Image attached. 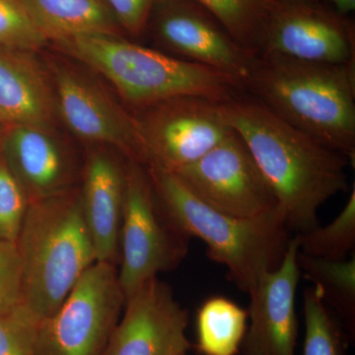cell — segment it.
Instances as JSON below:
<instances>
[{"mask_svg": "<svg viewBox=\"0 0 355 355\" xmlns=\"http://www.w3.org/2000/svg\"><path fill=\"white\" fill-rule=\"evenodd\" d=\"M222 111L272 189L289 230L299 234L319 226L320 207L349 189V159L292 127L247 93L223 103Z\"/></svg>", "mask_w": 355, "mask_h": 355, "instance_id": "1", "label": "cell"}, {"mask_svg": "<svg viewBox=\"0 0 355 355\" xmlns=\"http://www.w3.org/2000/svg\"><path fill=\"white\" fill-rule=\"evenodd\" d=\"M246 90L282 120L354 165L355 64L261 55Z\"/></svg>", "mask_w": 355, "mask_h": 355, "instance_id": "2", "label": "cell"}, {"mask_svg": "<svg viewBox=\"0 0 355 355\" xmlns=\"http://www.w3.org/2000/svg\"><path fill=\"white\" fill-rule=\"evenodd\" d=\"M146 172L170 223L202 240L209 258L227 268L240 291L248 294L265 273L279 268L291 239L279 205L251 218L231 216L200 202L173 173L150 167Z\"/></svg>", "mask_w": 355, "mask_h": 355, "instance_id": "3", "label": "cell"}, {"mask_svg": "<svg viewBox=\"0 0 355 355\" xmlns=\"http://www.w3.org/2000/svg\"><path fill=\"white\" fill-rule=\"evenodd\" d=\"M53 44L104 76L137 108L183 97L226 103L247 93L234 77L132 43L121 35H91Z\"/></svg>", "mask_w": 355, "mask_h": 355, "instance_id": "4", "label": "cell"}, {"mask_svg": "<svg viewBox=\"0 0 355 355\" xmlns=\"http://www.w3.org/2000/svg\"><path fill=\"white\" fill-rule=\"evenodd\" d=\"M16 245L22 263V305L42 322L97 261L80 191L29 202Z\"/></svg>", "mask_w": 355, "mask_h": 355, "instance_id": "5", "label": "cell"}, {"mask_svg": "<svg viewBox=\"0 0 355 355\" xmlns=\"http://www.w3.org/2000/svg\"><path fill=\"white\" fill-rule=\"evenodd\" d=\"M128 159L120 233L119 280L125 300L147 280L176 268L189 251V240L159 207L148 174Z\"/></svg>", "mask_w": 355, "mask_h": 355, "instance_id": "6", "label": "cell"}, {"mask_svg": "<svg viewBox=\"0 0 355 355\" xmlns=\"http://www.w3.org/2000/svg\"><path fill=\"white\" fill-rule=\"evenodd\" d=\"M125 298L116 265L96 261L39 324L36 355H103Z\"/></svg>", "mask_w": 355, "mask_h": 355, "instance_id": "7", "label": "cell"}, {"mask_svg": "<svg viewBox=\"0 0 355 355\" xmlns=\"http://www.w3.org/2000/svg\"><path fill=\"white\" fill-rule=\"evenodd\" d=\"M171 173L200 202L228 216L251 218L279 207L270 184L233 130L195 162Z\"/></svg>", "mask_w": 355, "mask_h": 355, "instance_id": "8", "label": "cell"}, {"mask_svg": "<svg viewBox=\"0 0 355 355\" xmlns=\"http://www.w3.org/2000/svg\"><path fill=\"white\" fill-rule=\"evenodd\" d=\"M222 104L200 97L159 103L137 118L144 146V165L174 172L195 162L232 132Z\"/></svg>", "mask_w": 355, "mask_h": 355, "instance_id": "9", "label": "cell"}, {"mask_svg": "<svg viewBox=\"0 0 355 355\" xmlns=\"http://www.w3.org/2000/svg\"><path fill=\"white\" fill-rule=\"evenodd\" d=\"M149 26L158 43L181 60L218 70L246 87L258 57L242 48L195 0H157Z\"/></svg>", "mask_w": 355, "mask_h": 355, "instance_id": "10", "label": "cell"}, {"mask_svg": "<svg viewBox=\"0 0 355 355\" xmlns=\"http://www.w3.org/2000/svg\"><path fill=\"white\" fill-rule=\"evenodd\" d=\"M261 55L315 64H355L354 23L324 1L277 2Z\"/></svg>", "mask_w": 355, "mask_h": 355, "instance_id": "11", "label": "cell"}, {"mask_svg": "<svg viewBox=\"0 0 355 355\" xmlns=\"http://www.w3.org/2000/svg\"><path fill=\"white\" fill-rule=\"evenodd\" d=\"M123 308L103 355H188L189 313L165 282L147 280Z\"/></svg>", "mask_w": 355, "mask_h": 355, "instance_id": "12", "label": "cell"}, {"mask_svg": "<svg viewBox=\"0 0 355 355\" xmlns=\"http://www.w3.org/2000/svg\"><path fill=\"white\" fill-rule=\"evenodd\" d=\"M57 111L81 139L118 148L144 165V146L137 118L114 103L103 89L76 70L53 69Z\"/></svg>", "mask_w": 355, "mask_h": 355, "instance_id": "13", "label": "cell"}, {"mask_svg": "<svg viewBox=\"0 0 355 355\" xmlns=\"http://www.w3.org/2000/svg\"><path fill=\"white\" fill-rule=\"evenodd\" d=\"M296 236L291 237L277 270L265 273L250 291L249 328L242 355H295L298 322L296 292L301 273Z\"/></svg>", "mask_w": 355, "mask_h": 355, "instance_id": "14", "label": "cell"}, {"mask_svg": "<svg viewBox=\"0 0 355 355\" xmlns=\"http://www.w3.org/2000/svg\"><path fill=\"white\" fill-rule=\"evenodd\" d=\"M6 165L21 184L29 202L72 190L73 161L50 128L13 125L4 132Z\"/></svg>", "mask_w": 355, "mask_h": 355, "instance_id": "15", "label": "cell"}, {"mask_svg": "<svg viewBox=\"0 0 355 355\" xmlns=\"http://www.w3.org/2000/svg\"><path fill=\"white\" fill-rule=\"evenodd\" d=\"M125 186V167L107 153L90 154L80 196L97 261L116 265L120 261Z\"/></svg>", "mask_w": 355, "mask_h": 355, "instance_id": "16", "label": "cell"}, {"mask_svg": "<svg viewBox=\"0 0 355 355\" xmlns=\"http://www.w3.org/2000/svg\"><path fill=\"white\" fill-rule=\"evenodd\" d=\"M57 114L53 86L32 51L0 49V120L50 128Z\"/></svg>", "mask_w": 355, "mask_h": 355, "instance_id": "17", "label": "cell"}, {"mask_svg": "<svg viewBox=\"0 0 355 355\" xmlns=\"http://www.w3.org/2000/svg\"><path fill=\"white\" fill-rule=\"evenodd\" d=\"M48 42L91 35H120V25L104 0H22Z\"/></svg>", "mask_w": 355, "mask_h": 355, "instance_id": "18", "label": "cell"}, {"mask_svg": "<svg viewBox=\"0 0 355 355\" xmlns=\"http://www.w3.org/2000/svg\"><path fill=\"white\" fill-rule=\"evenodd\" d=\"M301 275L316 289L326 306L335 311L349 336L355 334V257L328 261L298 252Z\"/></svg>", "mask_w": 355, "mask_h": 355, "instance_id": "19", "label": "cell"}, {"mask_svg": "<svg viewBox=\"0 0 355 355\" xmlns=\"http://www.w3.org/2000/svg\"><path fill=\"white\" fill-rule=\"evenodd\" d=\"M248 313L225 297L207 299L197 315V349L202 355H236L247 330Z\"/></svg>", "mask_w": 355, "mask_h": 355, "instance_id": "20", "label": "cell"}, {"mask_svg": "<svg viewBox=\"0 0 355 355\" xmlns=\"http://www.w3.org/2000/svg\"><path fill=\"white\" fill-rule=\"evenodd\" d=\"M209 11L242 48L256 57L263 51L277 0H195Z\"/></svg>", "mask_w": 355, "mask_h": 355, "instance_id": "21", "label": "cell"}, {"mask_svg": "<svg viewBox=\"0 0 355 355\" xmlns=\"http://www.w3.org/2000/svg\"><path fill=\"white\" fill-rule=\"evenodd\" d=\"M299 252L328 261H345L355 247V187L340 214L326 226L296 234Z\"/></svg>", "mask_w": 355, "mask_h": 355, "instance_id": "22", "label": "cell"}, {"mask_svg": "<svg viewBox=\"0 0 355 355\" xmlns=\"http://www.w3.org/2000/svg\"><path fill=\"white\" fill-rule=\"evenodd\" d=\"M305 340L302 355H343V335L314 287L303 296Z\"/></svg>", "mask_w": 355, "mask_h": 355, "instance_id": "23", "label": "cell"}, {"mask_svg": "<svg viewBox=\"0 0 355 355\" xmlns=\"http://www.w3.org/2000/svg\"><path fill=\"white\" fill-rule=\"evenodd\" d=\"M48 43L22 0H0V49L35 53Z\"/></svg>", "mask_w": 355, "mask_h": 355, "instance_id": "24", "label": "cell"}, {"mask_svg": "<svg viewBox=\"0 0 355 355\" xmlns=\"http://www.w3.org/2000/svg\"><path fill=\"white\" fill-rule=\"evenodd\" d=\"M40 323L24 305L0 314V355H36Z\"/></svg>", "mask_w": 355, "mask_h": 355, "instance_id": "25", "label": "cell"}, {"mask_svg": "<svg viewBox=\"0 0 355 355\" xmlns=\"http://www.w3.org/2000/svg\"><path fill=\"white\" fill-rule=\"evenodd\" d=\"M29 200L6 163L0 162V239L16 243Z\"/></svg>", "mask_w": 355, "mask_h": 355, "instance_id": "26", "label": "cell"}, {"mask_svg": "<svg viewBox=\"0 0 355 355\" xmlns=\"http://www.w3.org/2000/svg\"><path fill=\"white\" fill-rule=\"evenodd\" d=\"M22 305V263L16 243L0 239V314Z\"/></svg>", "mask_w": 355, "mask_h": 355, "instance_id": "27", "label": "cell"}, {"mask_svg": "<svg viewBox=\"0 0 355 355\" xmlns=\"http://www.w3.org/2000/svg\"><path fill=\"white\" fill-rule=\"evenodd\" d=\"M114 14L121 29L140 36L146 31L151 13L157 0H104Z\"/></svg>", "mask_w": 355, "mask_h": 355, "instance_id": "28", "label": "cell"}, {"mask_svg": "<svg viewBox=\"0 0 355 355\" xmlns=\"http://www.w3.org/2000/svg\"><path fill=\"white\" fill-rule=\"evenodd\" d=\"M324 2L335 12L347 17L355 9V0H324Z\"/></svg>", "mask_w": 355, "mask_h": 355, "instance_id": "29", "label": "cell"}, {"mask_svg": "<svg viewBox=\"0 0 355 355\" xmlns=\"http://www.w3.org/2000/svg\"><path fill=\"white\" fill-rule=\"evenodd\" d=\"M279 2H318L324 1V0H277Z\"/></svg>", "mask_w": 355, "mask_h": 355, "instance_id": "30", "label": "cell"}, {"mask_svg": "<svg viewBox=\"0 0 355 355\" xmlns=\"http://www.w3.org/2000/svg\"><path fill=\"white\" fill-rule=\"evenodd\" d=\"M3 125H4L3 121L0 120V150H1V148H2V139H3V135H4Z\"/></svg>", "mask_w": 355, "mask_h": 355, "instance_id": "31", "label": "cell"}]
</instances>
